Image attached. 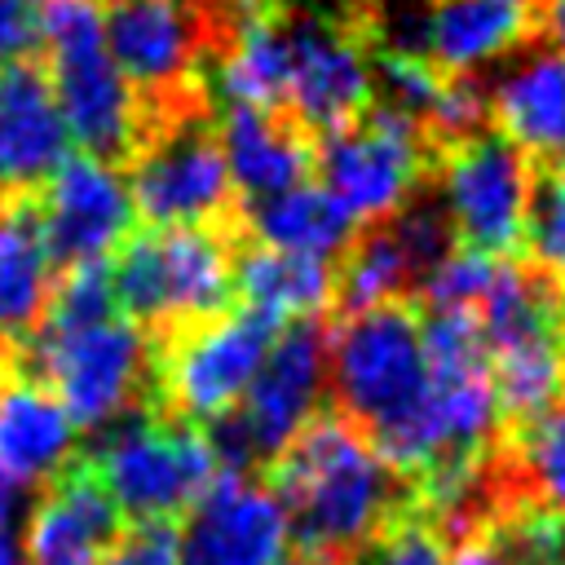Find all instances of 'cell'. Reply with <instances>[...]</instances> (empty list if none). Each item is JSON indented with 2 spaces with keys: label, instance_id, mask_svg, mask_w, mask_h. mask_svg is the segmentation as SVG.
Wrapping results in <instances>:
<instances>
[{
  "label": "cell",
  "instance_id": "cell-1",
  "mask_svg": "<svg viewBox=\"0 0 565 565\" xmlns=\"http://www.w3.org/2000/svg\"><path fill=\"white\" fill-rule=\"evenodd\" d=\"M327 331L331 406L415 490V481L446 459L419 300L397 296L362 313L331 318Z\"/></svg>",
  "mask_w": 565,
  "mask_h": 565
},
{
  "label": "cell",
  "instance_id": "cell-2",
  "mask_svg": "<svg viewBox=\"0 0 565 565\" xmlns=\"http://www.w3.org/2000/svg\"><path fill=\"white\" fill-rule=\"evenodd\" d=\"M265 472L287 512V539L313 565L362 556L415 499L411 481L335 406L313 411Z\"/></svg>",
  "mask_w": 565,
  "mask_h": 565
},
{
  "label": "cell",
  "instance_id": "cell-3",
  "mask_svg": "<svg viewBox=\"0 0 565 565\" xmlns=\"http://www.w3.org/2000/svg\"><path fill=\"white\" fill-rule=\"evenodd\" d=\"M243 212L203 225H141L110 252L115 309L146 335L225 313L234 305V256Z\"/></svg>",
  "mask_w": 565,
  "mask_h": 565
},
{
  "label": "cell",
  "instance_id": "cell-4",
  "mask_svg": "<svg viewBox=\"0 0 565 565\" xmlns=\"http://www.w3.org/2000/svg\"><path fill=\"white\" fill-rule=\"evenodd\" d=\"M119 168L132 212L146 225H203L243 212L225 168L212 88L141 110L132 150Z\"/></svg>",
  "mask_w": 565,
  "mask_h": 565
},
{
  "label": "cell",
  "instance_id": "cell-5",
  "mask_svg": "<svg viewBox=\"0 0 565 565\" xmlns=\"http://www.w3.org/2000/svg\"><path fill=\"white\" fill-rule=\"evenodd\" d=\"M282 327L287 322L265 309L230 305L225 313L146 335L150 344L146 411L181 424H207L225 415L247 393L252 375L260 371Z\"/></svg>",
  "mask_w": 565,
  "mask_h": 565
},
{
  "label": "cell",
  "instance_id": "cell-6",
  "mask_svg": "<svg viewBox=\"0 0 565 565\" xmlns=\"http://www.w3.org/2000/svg\"><path fill=\"white\" fill-rule=\"evenodd\" d=\"M13 366L35 375L66 406L79 433H102L128 411H141L150 388L146 331L124 313L93 322H40Z\"/></svg>",
  "mask_w": 565,
  "mask_h": 565
},
{
  "label": "cell",
  "instance_id": "cell-7",
  "mask_svg": "<svg viewBox=\"0 0 565 565\" xmlns=\"http://www.w3.org/2000/svg\"><path fill=\"white\" fill-rule=\"evenodd\" d=\"M40 49L75 146L106 163H124L141 106L106 49L102 0H40Z\"/></svg>",
  "mask_w": 565,
  "mask_h": 565
},
{
  "label": "cell",
  "instance_id": "cell-8",
  "mask_svg": "<svg viewBox=\"0 0 565 565\" xmlns=\"http://www.w3.org/2000/svg\"><path fill=\"white\" fill-rule=\"evenodd\" d=\"M88 463L124 521H172L216 477L203 428L163 419L146 406L102 428Z\"/></svg>",
  "mask_w": 565,
  "mask_h": 565
},
{
  "label": "cell",
  "instance_id": "cell-9",
  "mask_svg": "<svg viewBox=\"0 0 565 565\" xmlns=\"http://www.w3.org/2000/svg\"><path fill=\"white\" fill-rule=\"evenodd\" d=\"M322 190L349 212V221L380 225L397 207H406L419 185L433 177V146L424 128L388 102H371L344 128L318 137V168Z\"/></svg>",
  "mask_w": 565,
  "mask_h": 565
},
{
  "label": "cell",
  "instance_id": "cell-10",
  "mask_svg": "<svg viewBox=\"0 0 565 565\" xmlns=\"http://www.w3.org/2000/svg\"><path fill=\"white\" fill-rule=\"evenodd\" d=\"M428 185H437L459 247L481 256H516V247H525L539 177L534 163L490 124L441 146Z\"/></svg>",
  "mask_w": 565,
  "mask_h": 565
},
{
  "label": "cell",
  "instance_id": "cell-11",
  "mask_svg": "<svg viewBox=\"0 0 565 565\" xmlns=\"http://www.w3.org/2000/svg\"><path fill=\"white\" fill-rule=\"evenodd\" d=\"M375 26L344 9H287V110L313 132L344 128L375 102Z\"/></svg>",
  "mask_w": 565,
  "mask_h": 565
},
{
  "label": "cell",
  "instance_id": "cell-12",
  "mask_svg": "<svg viewBox=\"0 0 565 565\" xmlns=\"http://www.w3.org/2000/svg\"><path fill=\"white\" fill-rule=\"evenodd\" d=\"M106 49L141 110L212 88V31L199 0H110Z\"/></svg>",
  "mask_w": 565,
  "mask_h": 565
},
{
  "label": "cell",
  "instance_id": "cell-13",
  "mask_svg": "<svg viewBox=\"0 0 565 565\" xmlns=\"http://www.w3.org/2000/svg\"><path fill=\"white\" fill-rule=\"evenodd\" d=\"M287 512L265 477L216 472L185 508L177 530L181 565H278L287 552Z\"/></svg>",
  "mask_w": 565,
  "mask_h": 565
},
{
  "label": "cell",
  "instance_id": "cell-14",
  "mask_svg": "<svg viewBox=\"0 0 565 565\" xmlns=\"http://www.w3.org/2000/svg\"><path fill=\"white\" fill-rule=\"evenodd\" d=\"M35 199L57 274L84 260H106L132 225V199L119 163H106L84 150L66 154L35 190Z\"/></svg>",
  "mask_w": 565,
  "mask_h": 565
},
{
  "label": "cell",
  "instance_id": "cell-15",
  "mask_svg": "<svg viewBox=\"0 0 565 565\" xmlns=\"http://www.w3.org/2000/svg\"><path fill=\"white\" fill-rule=\"evenodd\" d=\"M322 388H327V322L291 318L278 331V340L269 344L260 371L252 375L247 393L234 406L256 446L260 468H269V459L318 411Z\"/></svg>",
  "mask_w": 565,
  "mask_h": 565
},
{
  "label": "cell",
  "instance_id": "cell-16",
  "mask_svg": "<svg viewBox=\"0 0 565 565\" xmlns=\"http://www.w3.org/2000/svg\"><path fill=\"white\" fill-rule=\"evenodd\" d=\"M124 516L97 481L88 455H75L31 503L22 556L26 565H102Z\"/></svg>",
  "mask_w": 565,
  "mask_h": 565
},
{
  "label": "cell",
  "instance_id": "cell-17",
  "mask_svg": "<svg viewBox=\"0 0 565 565\" xmlns=\"http://www.w3.org/2000/svg\"><path fill=\"white\" fill-rule=\"evenodd\" d=\"M66 119L35 57L0 66V194L40 190L66 159Z\"/></svg>",
  "mask_w": 565,
  "mask_h": 565
},
{
  "label": "cell",
  "instance_id": "cell-18",
  "mask_svg": "<svg viewBox=\"0 0 565 565\" xmlns=\"http://www.w3.org/2000/svg\"><path fill=\"white\" fill-rule=\"evenodd\" d=\"M221 150H225V168L238 203H256L300 181H313V168H318V137L291 110L225 106Z\"/></svg>",
  "mask_w": 565,
  "mask_h": 565
},
{
  "label": "cell",
  "instance_id": "cell-19",
  "mask_svg": "<svg viewBox=\"0 0 565 565\" xmlns=\"http://www.w3.org/2000/svg\"><path fill=\"white\" fill-rule=\"evenodd\" d=\"M57 287V265L44 243L35 190L0 194V353L18 362L22 344L40 331Z\"/></svg>",
  "mask_w": 565,
  "mask_h": 565
},
{
  "label": "cell",
  "instance_id": "cell-20",
  "mask_svg": "<svg viewBox=\"0 0 565 565\" xmlns=\"http://www.w3.org/2000/svg\"><path fill=\"white\" fill-rule=\"evenodd\" d=\"M539 35V0H428L419 49L441 75H472Z\"/></svg>",
  "mask_w": 565,
  "mask_h": 565
},
{
  "label": "cell",
  "instance_id": "cell-21",
  "mask_svg": "<svg viewBox=\"0 0 565 565\" xmlns=\"http://www.w3.org/2000/svg\"><path fill=\"white\" fill-rule=\"evenodd\" d=\"M486 115L534 168H565V53L552 44L525 53L486 93Z\"/></svg>",
  "mask_w": 565,
  "mask_h": 565
},
{
  "label": "cell",
  "instance_id": "cell-22",
  "mask_svg": "<svg viewBox=\"0 0 565 565\" xmlns=\"http://www.w3.org/2000/svg\"><path fill=\"white\" fill-rule=\"evenodd\" d=\"M75 419L26 371L0 375V472L26 494H40L75 459Z\"/></svg>",
  "mask_w": 565,
  "mask_h": 565
},
{
  "label": "cell",
  "instance_id": "cell-23",
  "mask_svg": "<svg viewBox=\"0 0 565 565\" xmlns=\"http://www.w3.org/2000/svg\"><path fill=\"white\" fill-rule=\"evenodd\" d=\"M490 490L494 516L512 508L565 516V397H556L530 424L499 433L490 450Z\"/></svg>",
  "mask_w": 565,
  "mask_h": 565
},
{
  "label": "cell",
  "instance_id": "cell-24",
  "mask_svg": "<svg viewBox=\"0 0 565 565\" xmlns=\"http://www.w3.org/2000/svg\"><path fill=\"white\" fill-rule=\"evenodd\" d=\"M331 287H335V260L278 252V247H265V243L243 234L238 256H234V296H238V305L265 309L282 322L322 318L331 309Z\"/></svg>",
  "mask_w": 565,
  "mask_h": 565
},
{
  "label": "cell",
  "instance_id": "cell-25",
  "mask_svg": "<svg viewBox=\"0 0 565 565\" xmlns=\"http://www.w3.org/2000/svg\"><path fill=\"white\" fill-rule=\"evenodd\" d=\"M243 230H247V238H256L265 247L300 252V256H318V260H335L358 234L349 212L318 181H300L282 194L243 203Z\"/></svg>",
  "mask_w": 565,
  "mask_h": 565
},
{
  "label": "cell",
  "instance_id": "cell-26",
  "mask_svg": "<svg viewBox=\"0 0 565 565\" xmlns=\"http://www.w3.org/2000/svg\"><path fill=\"white\" fill-rule=\"evenodd\" d=\"M397 296H415V274L393 238V230L380 225H362L353 234V243L335 256V287H331V318L344 313H362L371 305L397 300Z\"/></svg>",
  "mask_w": 565,
  "mask_h": 565
},
{
  "label": "cell",
  "instance_id": "cell-27",
  "mask_svg": "<svg viewBox=\"0 0 565 565\" xmlns=\"http://www.w3.org/2000/svg\"><path fill=\"white\" fill-rule=\"evenodd\" d=\"M366 552L375 556V565H455L446 534L415 508V499L384 525V534Z\"/></svg>",
  "mask_w": 565,
  "mask_h": 565
},
{
  "label": "cell",
  "instance_id": "cell-28",
  "mask_svg": "<svg viewBox=\"0 0 565 565\" xmlns=\"http://www.w3.org/2000/svg\"><path fill=\"white\" fill-rule=\"evenodd\" d=\"M525 243H530V260H539L565 287V168L539 177Z\"/></svg>",
  "mask_w": 565,
  "mask_h": 565
},
{
  "label": "cell",
  "instance_id": "cell-29",
  "mask_svg": "<svg viewBox=\"0 0 565 565\" xmlns=\"http://www.w3.org/2000/svg\"><path fill=\"white\" fill-rule=\"evenodd\" d=\"M102 565H181L172 521H132L115 534Z\"/></svg>",
  "mask_w": 565,
  "mask_h": 565
},
{
  "label": "cell",
  "instance_id": "cell-30",
  "mask_svg": "<svg viewBox=\"0 0 565 565\" xmlns=\"http://www.w3.org/2000/svg\"><path fill=\"white\" fill-rule=\"evenodd\" d=\"M40 44V0H0V66Z\"/></svg>",
  "mask_w": 565,
  "mask_h": 565
},
{
  "label": "cell",
  "instance_id": "cell-31",
  "mask_svg": "<svg viewBox=\"0 0 565 565\" xmlns=\"http://www.w3.org/2000/svg\"><path fill=\"white\" fill-rule=\"evenodd\" d=\"M450 552H455V565H525V561H516L512 552H503V547H499L494 539H486V534H472V539L455 543Z\"/></svg>",
  "mask_w": 565,
  "mask_h": 565
},
{
  "label": "cell",
  "instance_id": "cell-32",
  "mask_svg": "<svg viewBox=\"0 0 565 565\" xmlns=\"http://www.w3.org/2000/svg\"><path fill=\"white\" fill-rule=\"evenodd\" d=\"M539 35L565 53V0H539Z\"/></svg>",
  "mask_w": 565,
  "mask_h": 565
},
{
  "label": "cell",
  "instance_id": "cell-33",
  "mask_svg": "<svg viewBox=\"0 0 565 565\" xmlns=\"http://www.w3.org/2000/svg\"><path fill=\"white\" fill-rule=\"evenodd\" d=\"M0 565H26V556H22V539L13 534L9 521H0Z\"/></svg>",
  "mask_w": 565,
  "mask_h": 565
},
{
  "label": "cell",
  "instance_id": "cell-34",
  "mask_svg": "<svg viewBox=\"0 0 565 565\" xmlns=\"http://www.w3.org/2000/svg\"><path fill=\"white\" fill-rule=\"evenodd\" d=\"M278 565H313L309 556H300V552H282V561Z\"/></svg>",
  "mask_w": 565,
  "mask_h": 565
},
{
  "label": "cell",
  "instance_id": "cell-35",
  "mask_svg": "<svg viewBox=\"0 0 565 565\" xmlns=\"http://www.w3.org/2000/svg\"><path fill=\"white\" fill-rule=\"evenodd\" d=\"M344 565H375V556H371V552H362V556H353V561H344Z\"/></svg>",
  "mask_w": 565,
  "mask_h": 565
},
{
  "label": "cell",
  "instance_id": "cell-36",
  "mask_svg": "<svg viewBox=\"0 0 565 565\" xmlns=\"http://www.w3.org/2000/svg\"><path fill=\"white\" fill-rule=\"evenodd\" d=\"M4 371H13V358H4V353H0V375H4Z\"/></svg>",
  "mask_w": 565,
  "mask_h": 565
}]
</instances>
